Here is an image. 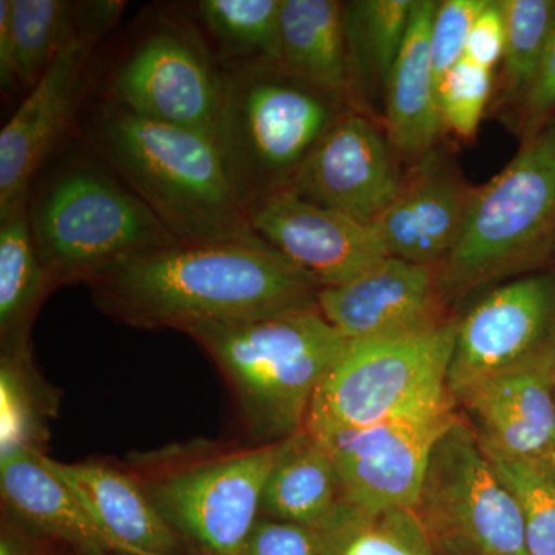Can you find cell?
Returning <instances> with one entry per match:
<instances>
[{
    "mask_svg": "<svg viewBox=\"0 0 555 555\" xmlns=\"http://www.w3.org/2000/svg\"><path fill=\"white\" fill-rule=\"evenodd\" d=\"M87 286L120 323L181 332L318 308L321 288L262 240L178 241L118 262Z\"/></svg>",
    "mask_w": 555,
    "mask_h": 555,
    "instance_id": "obj_1",
    "label": "cell"
},
{
    "mask_svg": "<svg viewBox=\"0 0 555 555\" xmlns=\"http://www.w3.org/2000/svg\"><path fill=\"white\" fill-rule=\"evenodd\" d=\"M93 142L178 241L261 240L217 139L141 118L112 100L94 122Z\"/></svg>",
    "mask_w": 555,
    "mask_h": 555,
    "instance_id": "obj_2",
    "label": "cell"
},
{
    "mask_svg": "<svg viewBox=\"0 0 555 555\" xmlns=\"http://www.w3.org/2000/svg\"><path fill=\"white\" fill-rule=\"evenodd\" d=\"M184 334L224 375L258 444L305 429L317 387L347 343L318 308L201 324Z\"/></svg>",
    "mask_w": 555,
    "mask_h": 555,
    "instance_id": "obj_3",
    "label": "cell"
},
{
    "mask_svg": "<svg viewBox=\"0 0 555 555\" xmlns=\"http://www.w3.org/2000/svg\"><path fill=\"white\" fill-rule=\"evenodd\" d=\"M555 250V118L476 190L462 238L440 266L444 301L518 275Z\"/></svg>",
    "mask_w": 555,
    "mask_h": 555,
    "instance_id": "obj_4",
    "label": "cell"
},
{
    "mask_svg": "<svg viewBox=\"0 0 555 555\" xmlns=\"http://www.w3.org/2000/svg\"><path fill=\"white\" fill-rule=\"evenodd\" d=\"M31 238L51 291L178 240L137 193L90 166L62 171L33 207Z\"/></svg>",
    "mask_w": 555,
    "mask_h": 555,
    "instance_id": "obj_5",
    "label": "cell"
},
{
    "mask_svg": "<svg viewBox=\"0 0 555 555\" xmlns=\"http://www.w3.org/2000/svg\"><path fill=\"white\" fill-rule=\"evenodd\" d=\"M219 144L248 215L287 188L346 108L266 65H229Z\"/></svg>",
    "mask_w": 555,
    "mask_h": 555,
    "instance_id": "obj_6",
    "label": "cell"
},
{
    "mask_svg": "<svg viewBox=\"0 0 555 555\" xmlns=\"http://www.w3.org/2000/svg\"><path fill=\"white\" fill-rule=\"evenodd\" d=\"M456 323L347 341L310 403L306 430L374 425L454 404L448 372Z\"/></svg>",
    "mask_w": 555,
    "mask_h": 555,
    "instance_id": "obj_7",
    "label": "cell"
},
{
    "mask_svg": "<svg viewBox=\"0 0 555 555\" xmlns=\"http://www.w3.org/2000/svg\"><path fill=\"white\" fill-rule=\"evenodd\" d=\"M415 513L437 555H529L520 507L460 416L433 449Z\"/></svg>",
    "mask_w": 555,
    "mask_h": 555,
    "instance_id": "obj_8",
    "label": "cell"
},
{
    "mask_svg": "<svg viewBox=\"0 0 555 555\" xmlns=\"http://www.w3.org/2000/svg\"><path fill=\"white\" fill-rule=\"evenodd\" d=\"M287 441L208 456L141 486L167 525L201 553L243 555L262 491Z\"/></svg>",
    "mask_w": 555,
    "mask_h": 555,
    "instance_id": "obj_9",
    "label": "cell"
},
{
    "mask_svg": "<svg viewBox=\"0 0 555 555\" xmlns=\"http://www.w3.org/2000/svg\"><path fill=\"white\" fill-rule=\"evenodd\" d=\"M459 416L454 404L343 429L308 430L337 466L350 505L415 509L430 454Z\"/></svg>",
    "mask_w": 555,
    "mask_h": 555,
    "instance_id": "obj_10",
    "label": "cell"
},
{
    "mask_svg": "<svg viewBox=\"0 0 555 555\" xmlns=\"http://www.w3.org/2000/svg\"><path fill=\"white\" fill-rule=\"evenodd\" d=\"M112 93L141 118L221 138L224 72L179 25H164L134 47L116 69Z\"/></svg>",
    "mask_w": 555,
    "mask_h": 555,
    "instance_id": "obj_11",
    "label": "cell"
},
{
    "mask_svg": "<svg viewBox=\"0 0 555 555\" xmlns=\"http://www.w3.org/2000/svg\"><path fill=\"white\" fill-rule=\"evenodd\" d=\"M393 155L366 115L345 109L286 189L317 206L375 224L403 184Z\"/></svg>",
    "mask_w": 555,
    "mask_h": 555,
    "instance_id": "obj_12",
    "label": "cell"
},
{
    "mask_svg": "<svg viewBox=\"0 0 555 555\" xmlns=\"http://www.w3.org/2000/svg\"><path fill=\"white\" fill-rule=\"evenodd\" d=\"M555 335V273L509 281L456 323L448 372L451 397L470 383L534 356Z\"/></svg>",
    "mask_w": 555,
    "mask_h": 555,
    "instance_id": "obj_13",
    "label": "cell"
},
{
    "mask_svg": "<svg viewBox=\"0 0 555 555\" xmlns=\"http://www.w3.org/2000/svg\"><path fill=\"white\" fill-rule=\"evenodd\" d=\"M101 36L82 28L0 131V221L28 207L33 178L75 119Z\"/></svg>",
    "mask_w": 555,
    "mask_h": 555,
    "instance_id": "obj_14",
    "label": "cell"
},
{
    "mask_svg": "<svg viewBox=\"0 0 555 555\" xmlns=\"http://www.w3.org/2000/svg\"><path fill=\"white\" fill-rule=\"evenodd\" d=\"M258 238L320 287L347 283L389 257L374 224L317 206L283 189L250 210Z\"/></svg>",
    "mask_w": 555,
    "mask_h": 555,
    "instance_id": "obj_15",
    "label": "cell"
},
{
    "mask_svg": "<svg viewBox=\"0 0 555 555\" xmlns=\"http://www.w3.org/2000/svg\"><path fill=\"white\" fill-rule=\"evenodd\" d=\"M438 269L387 257L347 283L321 287L318 310L347 341L440 326Z\"/></svg>",
    "mask_w": 555,
    "mask_h": 555,
    "instance_id": "obj_16",
    "label": "cell"
},
{
    "mask_svg": "<svg viewBox=\"0 0 555 555\" xmlns=\"http://www.w3.org/2000/svg\"><path fill=\"white\" fill-rule=\"evenodd\" d=\"M553 341L494 374L470 383L452 400L462 404L478 440L511 456L555 452Z\"/></svg>",
    "mask_w": 555,
    "mask_h": 555,
    "instance_id": "obj_17",
    "label": "cell"
},
{
    "mask_svg": "<svg viewBox=\"0 0 555 555\" xmlns=\"http://www.w3.org/2000/svg\"><path fill=\"white\" fill-rule=\"evenodd\" d=\"M476 190L440 153L415 164L374 224L389 257L440 268L462 238Z\"/></svg>",
    "mask_w": 555,
    "mask_h": 555,
    "instance_id": "obj_18",
    "label": "cell"
},
{
    "mask_svg": "<svg viewBox=\"0 0 555 555\" xmlns=\"http://www.w3.org/2000/svg\"><path fill=\"white\" fill-rule=\"evenodd\" d=\"M275 68L326 94L343 108L366 115L347 47L343 3L283 0Z\"/></svg>",
    "mask_w": 555,
    "mask_h": 555,
    "instance_id": "obj_19",
    "label": "cell"
},
{
    "mask_svg": "<svg viewBox=\"0 0 555 555\" xmlns=\"http://www.w3.org/2000/svg\"><path fill=\"white\" fill-rule=\"evenodd\" d=\"M437 7L434 0H415L406 40L385 90L387 142L412 167L436 152L444 129L430 57V28Z\"/></svg>",
    "mask_w": 555,
    "mask_h": 555,
    "instance_id": "obj_20",
    "label": "cell"
},
{
    "mask_svg": "<svg viewBox=\"0 0 555 555\" xmlns=\"http://www.w3.org/2000/svg\"><path fill=\"white\" fill-rule=\"evenodd\" d=\"M80 506L104 531L139 555H185L141 483L101 463H62L43 454Z\"/></svg>",
    "mask_w": 555,
    "mask_h": 555,
    "instance_id": "obj_21",
    "label": "cell"
},
{
    "mask_svg": "<svg viewBox=\"0 0 555 555\" xmlns=\"http://www.w3.org/2000/svg\"><path fill=\"white\" fill-rule=\"evenodd\" d=\"M0 488L7 507L20 520L67 540L83 553L139 555L113 539L80 506L67 486L47 466L38 448H17L0 454Z\"/></svg>",
    "mask_w": 555,
    "mask_h": 555,
    "instance_id": "obj_22",
    "label": "cell"
},
{
    "mask_svg": "<svg viewBox=\"0 0 555 555\" xmlns=\"http://www.w3.org/2000/svg\"><path fill=\"white\" fill-rule=\"evenodd\" d=\"M347 505L337 466L323 444L306 429L288 438L262 491L259 516L321 531Z\"/></svg>",
    "mask_w": 555,
    "mask_h": 555,
    "instance_id": "obj_23",
    "label": "cell"
},
{
    "mask_svg": "<svg viewBox=\"0 0 555 555\" xmlns=\"http://www.w3.org/2000/svg\"><path fill=\"white\" fill-rule=\"evenodd\" d=\"M0 222V334L10 349L30 345L33 318L51 287L33 243L28 207Z\"/></svg>",
    "mask_w": 555,
    "mask_h": 555,
    "instance_id": "obj_24",
    "label": "cell"
},
{
    "mask_svg": "<svg viewBox=\"0 0 555 555\" xmlns=\"http://www.w3.org/2000/svg\"><path fill=\"white\" fill-rule=\"evenodd\" d=\"M414 0L343 3L345 31L358 87L366 96L382 91L406 40Z\"/></svg>",
    "mask_w": 555,
    "mask_h": 555,
    "instance_id": "obj_25",
    "label": "cell"
},
{
    "mask_svg": "<svg viewBox=\"0 0 555 555\" xmlns=\"http://www.w3.org/2000/svg\"><path fill=\"white\" fill-rule=\"evenodd\" d=\"M317 532L326 555H437L425 525L411 507L369 513L349 503Z\"/></svg>",
    "mask_w": 555,
    "mask_h": 555,
    "instance_id": "obj_26",
    "label": "cell"
},
{
    "mask_svg": "<svg viewBox=\"0 0 555 555\" xmlns=\"http://www.w3.org/2000/svg\"><path fill=\"white\" fill-rule=\"evenodd\" d=\"M283 0H201L196 13L229 65L276 67Z\"/></svg>",
    "mask_w": 555,
    "mask_h": 555,
    "instance_id": "obj_27",
    "label": "cell"
},
{
    "mask_svg": "<svg viewBox=\"0 0 555 555\" xmlns=\"http://www.w3.org/2000/svg\"><path fill=\"white\" fill-rule=\"evenodd\" d=\"M11 38L16 83L36 86L79 35V5L64 0H11Z\"/></svg>",
    "mask_w": 555,
    "mask_h": 555,
    "instance_id": "obj_28",
    "label": "cell"
},
{
    "mask_svg": "<svg viewBox=\"0 0 555 555\" xmlns=\"http://www.w3.org/2000/svg\"><path fill=\"white\" fill-rule=\"evenodd\" d=\"M506 22L502 60L503 104L520 109L555 27V0H500Z\"/></svg>",
    "mask_w": 555,
    "mask_h": 555,
    "instance_id": "obj_29",
    "label": "cell"
},
{
    "mask_svg": "<svg viewBox=\"0 0 555 555\" xmlns=\"http://www.w3.org/2000/svg\"><path fill=\"white\" fill-rule=\"evenodd\" d=\"M481 447L520 507L528 554L555 555V467L550 456L526 459Z\"/></svg>",
    "mask_w": 555,
    "mask_h": 555,
    "instance_id": "obj_30",
    "label": "cell"
},
{
    "mask_svg": "<svg viewBox=\"0 0 555 555\" xmlns=\"http://www.w3.org/2000/svg\"><path fill=\"white\" fill-rule=\"evenodd\" d=\"M0 401H2V441L0 451L17 448H39L42 406L36 400L38 378L33 369L30 345L2 349L0 367Z\"/></svg>",
    "mask_w": 555,
    "mask_h": 555,
    "instance_id": "obj_31",
    "label": "cell"
},
{
    "mask_svg": "<svg viewBox=\"0 0 555 555\" xmlns=\"http://www.w3.org/2000/svg\"><path fill=\"white\" fill-rule=\"evenodd\" d=\"M492 69L463 57L437 82L438 105L443 126L456 138L470 141L492 93Z\"/></svg>",
    "mask_w": 555,
    "mask_h": 555,
    "instance_id": "obj_32",
    "label": "cell"
},
{
    "mask_svg": "<svg viewBox=\"0 0 555 555\" xmlns=\"http://www.w3.org/2000/svg\"><path fill=\"white\" fill-rule=\"evenodd\" d=\"M488 0H444L430 28V57L436 82L465 57L470 28Z\"/></svg>",
    "mask_w": 555,
    "mask_h": 555,
    "instance_id": "obj_33",
    "label": "cell"
},
{
    "mask_svg": "<svg viewBox=\"0 0 555 555\" xmlns=\"http://www.w3.org/2000/svg\"><path fill=\"white\" fill-rule=\"evenodd\" d=\"M243 555H326L321 537L306 526L259 516Z\"/></svg>",
    "mask_w": 555,
    "mask_h": 555,
    "instance_id": "obj_34",
    "label": "cell"
},
{
    "mask_svg": "<svg viewBox=\"0 0 555 555\" xmlns=\"http://www.w3.org/2000/svg\"><path fill=\"white\" fill-rule=\"evenodd\" d=\"M555 118V27L534 83L517 112L518 130L525 139Z\"/></svg>",
    "mask_w": 555,
    "mask_h": 555,
    "instance_id": "obj_35",
    "label": "cell"
},
{
    "mask_svg": "<svg viewBox=\"0 0 555 555\" xmlns=\"http://www.w3.org/2000/svg\"><path fill=\"white\" fill-rule=\"evenodd\" d=\"M506 22L500 0H488L478 14L469 39H467L465 57L481 67L494 69L505 53Z\"/></svg>",
    "mask_w": 555,
    "mask_h": 555,
    "instance_id": "obj_36",
    "label": "cell"
},
{
    "mask_svg": "<svg viewBox=\"0 0 555 555\" xmlns=\"http://www.w3.org/2000/svg\"><path fill=\"white\" fill-rule=\"evenodd\" d=\"M11 0L0 2V82L10 89L16 83L13 68V38L10 24Z\"/></svg>",
    "mask_w": 555,
    "mask_h": 555,
    "instance_id": "obj_37",
    "label": "cell"
},
{
    "mask_svg": "<svg viewBox=\"0 0 555 555\" xmlns=\"http://www.w3.org/2000/svg\"><path fill=\"white\" fill-rule=\"evenodd\" d=\"M0 555H30L20 537L3 531L0 540Z\"/></svg>",
    "mask_w": 555,
    "mask_h": 555,
    "instance_id": "obj_38",
    "label": "cell"
},
{
    "mask_svg": "<svg viewBox=\"0 0 555 555\" xmlns=\"http://www.w3.org/2000/svg\"><path fill=\"white\" fill-rule=\"evenodd\" d=\"M553 356H554L553 379H554V397H555V335H554V338H553Z\"/></svg>",
    "mask_w": 555,
    "mask_h": 555,
    "instance_id": "obj_39",
    "label": "cell"
},
{
    "mask_svg": "<svg viewBox=\"0 0 555 555\" xmlns=\"http://www.w3.org/2000/svg\"><path fill=\"white\" fill-rule=\"evenodd\" d=\"M551 463H553V466L555 467V452L554 454L550 455Z\"/></svg>",
    "mask_w": 555,
    "mask_h": 555,
    "instance_id": "obj_40",
    "label": "cell"
},
{
    "mask_svg": "<svg viewBox=\"0 0 555 555\" xmlns=\"http://www.w3.org/2000/svg\"><path fill=\"white\" fill-rule=\"evenodd\" d=\"M86 555H107L105 553H96V551H94V553H83Z\"/></svg>",
    "mask_w": 555,
    "mask_h": 555,
    "instance_id": "obj_41",
    "label": "cell"
}]
</instances>
